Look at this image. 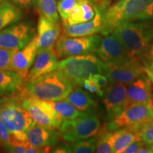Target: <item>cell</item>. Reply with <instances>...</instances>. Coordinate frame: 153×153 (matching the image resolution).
<instances>
[{
    "instance_id": "obj_40",
    "label": "cell",
    "mask_w": 153,
    "mask_h": 153,
    "mask_svg": "<svg viewBox=\"0 0 153 153\" xmlns=\"http://www.w3.org/2000/svg\"><path fill=\"white\" fill-rule=\"evenodd\" d=\"M136 153H153V148L150 145L143 143V145L138 149Z\"/></svg>"
},
{
    "instance_id": "obj_24",
    "label": "cell",
    "mask_w": 153,
    "mask_h": 153,
    "mask_svg": "<svg viewBox=\"0 0 153 153\" xmlns=\"http://www.w3.org/2000/svg\"><path fill=\"white\" fill-rule=\"evenodd\" d=\"M138 137H140L138 131L129 128H122L115 131L113 153H121Z\"/></svg>"
},
{
    "instance_id": "obj_38",
    "label": "cell",
    "mask_w": 153,
    "mask_h": 153,
    "mask_svg": "<svg viewBox=\"0 0 153 153\" xmlns=\"http://www.w3.org/2000/svg\"><path fill=\"white\" fill-rule=\"evenodd\" d=\"M50 153H72V146L68 143H61L51 150Z\"/></svg>"
},
{
    "instance_id": "obj_18",
    "label": "cell",
    "mask_w": 153,
    "mask_h": 153,
    "mask_svg": "<svg viewBox=\"0 0 153 153\" xmlns=\"http://www.w3.org/2000/svg\"><path fill=\"white\" fill-rule=\"evenodd\" d=\"M26 136L30 145L37 148L53 147L59 141L60 132L39 124L31 126L26 131Z\"/></svg>"
},
{
    "instance_id": "obj_11",
    "label": "cell",
    "mask_w": 153,
    "mask_h": 153,
    "mask_svg": "<svg viewBox=\"0 0 153 153\" xmlns=\"http://www.w3.org/2000/svg\"><path fill=\"white\" fill-rule=\"evenodd\" d=\"M35 36V30L30 24H14L0 31V48L20 50Z\"/></svg>"
},
{
    "instance_id": "obj_8",
    "label": "cell",
    "mask_w": 153,
    "mask_h": 153,
    "mask_svg": "<svg viewBox=\"0 0 153 153\" xmlns=\"http://www.w3.org/2000/svg\"><path fill=\"white\" fill-rule=\"evenodd\" d=\"M152 120H153L152 106L131 104L126 107L123 112L108 121L107 126L110 131L129 128L139 132L143 126Z\"/></svg>"
},
{
    "instance_id": "obj_34",
    "label": "cell",
    "mask_w": 153,
    "mask_h": 153,
    "mask_svg": "<svg viewBox=\"0 0 153 153\" xmlns=\"http://www.w3.org/2000/svg\"><path fill=\"white\" fill-rule=\"evenodd\" d=\"M139 135L144 143L153 148V120L143 126L139 131Z\"/></svg>"
},
{
    "instance_id": "obj_29",
    "label": "cell",
    "mask_w": 153,
    "mask_h": 153,
    "mask_svg": "<svg viewBox=\"0 0 153 153\" xmlns=\"http://www.w3.org/2000/svg\"><path fill=\"white\" fill-rule=\"evenodd\" d=\"M8 153H50L51 147L37 148L29 143L18 145H5Z\"/></svg>"
},
{
    "instance_id": "obj_43",
    "label": "cell",
    "mask_w": 153,
    "mask_h": 153,
    "mask_svg": "<svg viewBox=\"0 0 153 153\" xmlns=\"http://www.w3.org/2000/svg\"><path fill=\"white\" fill-rule=\"evenodd\" d=\"M1 143H2V141H1V139H0V144H1Z\"/></svg>"
},
{
    "instance_id": "obj_14",
    "label": "cell",
    "mask_w": 153,
    "mask_h": 153,
    "mask_svg": "<svg viewBox=\"0 0 153 153\" xmlns=\"http://www.w3.org/2000/svg\"><path fill=\"white\" fill-rule=\"evenodd\" d=\"M38 51V36H36L27 45L14 53L11 61V70L17 72L24 79L33 65Z\"/></svg>"
},
{
    "instance_id": "obj_15",
    "label": "cell",
    "mask_w": 153,
    "mask_h": 153,
    "mask_svg": "<svg viewBox=\"0 0 153 153\" xmlns=\"http://www.w3.org/2000/svg\"><path fill=\"white\" fill-rule=\"evenodd\" d=\"M38 51L55 49V44L60 36V26L59 23L53 22L41 14L38 23Z\"/></svg>"
},
{
    "instance_id": "obj_25",
    "label": "cell",
    "mask_w": 153,
    "mask_h": 153,
    "mask_svg": "<svg viewBox=\"0 0 153 153\" xmlns=\"http://www.w3.org/2000/svg\"><path fill=\"white\" fill-rule=\"evenodd\" d=\"M108 84L109 81L104 74H94L84 81L82 87L89 92L95 93L99 97H103Z\"/></svg>"
},
{
    "instance_id": "obj_30",
    "label": "cell",
    "mask_w": 153,
    "mask_h": 153,
    "mask_svg": "<svg viewBox=\"0 0 153 153\" xmlns=\"http://www.w3.org/2000/svg\"><path fill=\"white\" fill-rule=\"evenodd\" d=\"M98 143V135L75 142L72 147V153H94Z\"/></svg>"
},
{
    "instance_id": "obj_42",
    "label": "cell",
    "mask_w": 153,
    "mask_h": 153,
    "mask_svg": "<svg viewBox=\"0 0 153 153\" xmlns=\"http://www.w3.org/2000/svg\"><path fill=\"white\" fill-rule=\"evenodd\" d=\"M61 1V0H56L57 2H59V1Z\"/></svg>"
},
{
    "instance_id": "obj_26",
    "label": "cell",
    "mask_w": 153,
    "mask_h": 153,
    "mask_svg": "<svg viewBox=\"0 0 153 153\" xmlns=\"http://www.w3.org/2000/svg\"><path fill=\"white\" fill-rule=\"evenodd\" d=\"M115 131H108V126H104L98 135V143L94 153H113Z\"/></svg>"
},
{
    "instance_id": "obj_36",
    "label": "cell",
    "mask_w": 153,
    "mask_h": 153,
    "mask_svg": "<svg viewBox=\"0 0 153 153\" xmlns=\"http://www.w3.org/2000/svg\"><path fill=\"white\" fill-rule=\"evenodd\" d=\"M143 140L140 137H138L131 144L126 148L121 153H136L138 149L143 145Z\"/></svg>"
},
{
    "instance_id": "obj_17",
    "label": "cell",
    "mask_w": 153,
    "mask_h": 153,
    "mask_svg": "<svg viewBox=\"0 0 153 153\" xmlns=\"http://www.w3.org/2000/svg\"><path fill=\"white\" fill-rule=\"evenodd\" d=\"M152 90L153 84L146 74L140 76L127 87L128 105L141 104L152 106Z\"/></svg>"
},
{
    "instance_id": "obj_6",
    "label": "cell",
    "mask_w": 153,
    "mask_h": 153,
    "mask_svg": "<svg viewBox=\"0 0 153 153\" xmlns=\"http://www.w3.org/2000/svg\"><path fill=\"white\" fill-rule=\"evenodd\" d=\"M101 127L99 116L95 111H91L82 112L74 119L63 121L59 129L63 140L75 143L97 136Z\"/></svg>"
},
{
    "instance_id": "obj_23",
    "label": "cell",
    "mask_w": 153,
    "mask_h": 153,
    "mask_svg": "<svg viewBox=\"0 0 153 153\" xmlns=\"http://www.w3.org/2000/svg\"><path fill=\"white\" fill-rule=\"evenodd\" d=\"M22 15L20 8L8 0H1L0 2V31L19 22Z\"/></svg>"
},
{
    "instance_id": "obj_41",
    "label": "cell",
    "mask_w": 153,
    "mask_h": 153,
    "mask_svg": "<svg viewBox=\"0 0 153 153\" xmlns=\"http://www.w3.org/2000/svg\"><path fill=\"white\" fill-rule=\"evenodd\" d=\"M88 1H89L90 3L92 4H95L99 3V0H88Z\"/></svg>"
},
{
    "instance_id": "obj_5",
    "label": "cell",
    "mask_w": 153,
    "mask_h": 153,
    "mask_svg": "<svg viewBox=\"0 0 153 153\" xmlns=\"http://www.w3.org/2000/svg\"><path fill=\"white\" fill-rule=\"evenodd\" d=\"M153 0H119L111 6L102 14V35L111 33L118 24L135 22Z\"/></svg>"
},
{
    "instance_id": "obj_3",
    "label": "cell",
    "mask_w": 153,
    "mask_h": 153,
    "mask_svg": "<svg viewBox=\"0 0 153 153\" xmlns=\"http://www.w3.org/2000/svg\"><path fill=\"white\" fill-rule=\"evenodd\" d=\"M23 89L28 95L50 101L64 100L73 89L74 85L59 70L24 82Z\"/></svg>"
},
{
    "instance_id": "obj_44",
    "label": "cell",
    "mask_w": 153,
    "mask_h": 153,
    "mask_svg": "<svg viewBox=\"0 0 153 153\" xmlns=\"http://www.w3.org/2000/svg\"><path fill=\"white\" fill-rule=\"evenodd\" d=\"M1 0H0V2H1Z\"/></svg>"
},
{
    "instance_id": "obj_22",
    "label": "cell",
    "mask_w": 153,
    "mask_h": 153,
    "mask_svg": "<svg viewBox=\"0 0 153 153\" xmlns=\"http://www.w3.org/2000/svg\"><path fill=\"white\" fill-rule=\"evenodd\" d=\"M97 9L88 0H79L63 24H76L89 22L95 16Z\"/></svg>"
},
{
    "instance_id": "obj_28",
    "label": "cell",
    "mask_w": 153,
    "mask_h": 153,
    "mask_svg": "<svg viewBox=\"0 0 153 153\" xmlns=\"http://www.w3.org/2000/svg\"><path fill=\"white\" fill-rule=\"evenodd\" d=\"M38 4L41 14L45 16L53 22H60L56 0H38Z\"/></svg>"
},
{
    "instance_id": "obj_2",
    "label": "cell",
    "mask_w": 153,
    "mask_h": 153,
    "mask_svg": "<svg viewBox=\"0 0 153 153\" xmlns=\"http://www.w3.org/2000/svg\"><path fill=\"white\" fill-rule=\"evenodd\" d=\"M19 91L16 94L0 98V118L7 128L21 143H29L26 131L36 124L22 105V98Z\"/></svg>"
},
{
    "instance_id": "obj_27",
    "label": "cell",
    "mask_w": 153,
    "mask_h": 153,
    "mask_svg": "<svg viewBox=\"0 0 153 153\" xmlns=\"http://www.w3.org/2000/svg\"><path fill=\"white\" fill-rule=\"evenodd\" d=\"M51 103L57 113L60 115L63 121L73 120L79 116L82 113L65 100L51 101Z\"/></svg>"
},
{
    "instance_id": "obj_35",
    "label": "cell",
    "mask_w": 153,
    "mask_h": 153,
    "mask_svg": "<svg viewBox=\"0 0 153 153\" xmlns=\"http://www.w3.org/2000/svg\"><path fill=\"white\" fill-rule=\"evenodd\" d=\"M135 22H147L153 24V1L137 17Z\"/></svg>"
},
{
    "instance_id": "obj_32",
    "label": "cell",
    "mask_w": 153,
    "mask_h": 153,
    "mask_svg": "<svg viewBox=\"0 0 153 153\" xmlns=\"http://www.w3.org/2000/svg\"><path fill=\"white\" fill-rule=\"evenodd\" d=\"M18 50L0 48V70H11V61L13 55Z\"/></svg>"
},
{
    "instance_id": "obj_19",
    "label": "cell",
    "mask_w": 153,
    "mask_h": 153,
    "mask_svg": "<svg viewBox=\"0 0 153 153\" xmlns=\"http://www.w3.org/2000/svg\"><path fill=\"white\" fill-rule=\"evenodd\" d=\"M102 27V14L97 9L93 19L76 24H63L62 32L68 37H85L101 33Z\"/></svg>"
},
{
    "instance_id": "obj_10",
    "label": "cell",
    "mask_w": 153,
    "mask_h": 153,
    "mask_svg": "<svg viewBox=\"0 0 153 153\" xmlns=\"http://www.w3.org/2000/svg\"><path fill=\"white\" fill-rule=\"evenodd\" d=\"M104 74L110 83L129 85L145 73L142 60L131 58L122 62H104Z\"/></svg>"
},
{
    "instance_id": "obj_39",
    "label": "cell",
    "mask_w": 153,
    "mask_h": 153,
    "mask_svg": "<svg viewBox=\"0 0 153 153\" xmlns=\"http://www.w3.org/2000/svg\"><path fill=\"white\" fill-rule=\"evenodd\" d=\"M145 73L153 84V58L143 62Z\"/></svg>"
},
{
    "instance_id": "obj_21",
    "label": "cell",
    "mask_w": 153,
    "mask_h": 153,
    "mask_svg": "<svg viewBox=\"0 0 153 153\" xmlns=\"http://www.w3.org/2000/svg\"><path fill=\"white\" fill-rule=\"evenodd\" d=\"M24 85V79L12 70H0V97L16 93Z\"/></svg>"
},
{
    "instance_id": "obj_7",
    "label": "cell",
    "mask_w": 153,
    "mask_h": 153,
    "mask_svg": "<svg viewBox=\"0 0 153 153\" xmlns=\"http://www.w3.org/2000/svg\"><path fill=\"white\" fill-rule=\"evenodd\" d=\"M19 92L22 98L23 106L35 122L50 128H60L63 120L51 101L28 95L22 87Z\"/></svg>"
},
{
    "instance_id": "obj_16",
    "label": "cell",
    "mask_w": 153,
    "mask_h": 153,
    "mask_svg": "<svg viewBox=\"0 0 153 153\" xmlns=\"http://www.w3.org/2000/svg\"><path fill=\"white\" fill-rule=\"evenodd\" d=\"M59 64L60 61L58 60L55 49L38 52L33 66L24 79V82L32 81L36 78L55 71L58 69Z\"/></svg>"
},
{
    "instance_id": "obj_31",
    "label": "cell",
    "mask_w": 153,
    "mask_h": 153,
    "mask_svg": "<svg viewBox=\"0 0 153 153\" xmlns=\"http://www.w3.org/2000/svg\"><path fill=\"white\" fill-rule=\"evenodd\" d=\"M79 0H61L57 2V8L62 23L65 22L72 9L79 2Z\"/></svg>"
},
{
    "instance_id": "obj_33",
    "label": "cell",
    "mask_w": 153,
    "mask_h": 153,
    "mask_svg": "<svg viewBox=\"0 0 153 153\" xmlns=\"http://www.w3.org/2000/svg\"><path fill=\"white\" fill-rule=\"evenodd\" d=\"M0 139L4 145H18L23 144L17 140L16 137L7 128L3 121L0 118ZM26 144V143H25Z\"/></svg>"
},
{
    "instance_id": "obj_4",
    "label": "cell",
    "mask_w": 153,
    "mask_h": 153,
    "mask_svg": "<svg viewBox=\"0 0 153 153\" xmlns=\"http://www.w3.org/2000/svg\"><path fill=\"white\" fill-rule=\"evenodd\" d=\"M57 70L62 72L74 87H82L84 81L92 74H104V62L96 55L88 53L63 59L60 61Z\"/></svg>"
},
{
    "instance_id": "obj_12",
    "label": "cell",
    "mask_w": 153,
    "mask_h": 153,
    "mask_svg": "<svg viewBox=\"0 0 153 153\" xmlns=\"http://www.w3.org/2000/svg\"><path fill=\"white\" fill-rule=\"evenodd\" d=\"M103 101L108 121L119 115L128 106L127 87L121 83H110L104 91Z\"/></svg>"
},
{
    "instance_id": "obj_9",
    "label": "cell",
    "mask_w": 153,
    "mask_h": 153,
    "mask_svg": "<svg viewBox=\"0 0 153 153\" xmlns=\"http://www.w3.org/2000/svg\"><path fill=\"white\" fill-rule=\"evenodd\" d=\"M99 35L85 37H68L60 35L55 46V51L58 58L95 53L101 43Z\"/></svg>"
},
{
    "instance_id": "obj_20",
    "label": "cell",
    "mask_w": 153,
    "mask_h": 153,
    "mask_svg": "<svg viewBox=\"0 0 153 153\" xmlns=\"http://www.w3.org/2000/svg\"><path fill=\"white\" fill-rule=\"evenodd\" d=\"M82 112L95 111L97 103L94 99L80 87H75L64 99Z\"/></svg>"
},
{
    "instance_id": "obj_1",
    "label": "cell",
    "mask_w": 153,
    "mask_h": 153,
    "mask_svg": "<svg viewBox=\"0 0 153 153\" xmlns=\"http://www.w3.org/2000/svg\"><path fill=\"white\" fill-rule=\"evenodd\" d=\"M112 33L123 45L130 57L142 61L153 43L152 23L123 22L116 26Z\"/></svg>"
},
{
    "instance_id": "obj_37",
    "label": "cell",
    "mask_w": 153,
    "mask_h": 153,
    "mask_svg": "<svg viewBox=\"0 0 153 153\" xmlns=\"http://www.w3.org/2000/svg\"><path fill=\"white\" fill-rule=\"evenodd\" d=\"M8 1L19 8L28 9L33 7L37 0H8Z\"/></svg>"
},
{
    "instance_id": "obj_13",
    "label": "cell",
    "mask_w": 153,
    "mask_h": 153,
    "mask_svg": "<svg viewBox=\"0 0 153 153\" xmlns=\"http://www.w3.org/2000/svg\"><path fill=\"white\" fill-rule=\"evenodd\" d=\"M95 53L104 62H122L131 59L123 45L112 33L101 38Z\"/></svg>"
}]
</instances>
